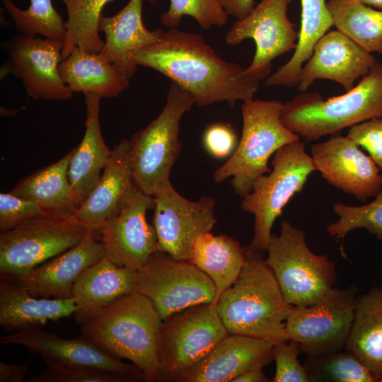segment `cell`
<instances>
[{
	"label": "cell",
	"mask_w": 382,
	"mask_h": 382,
	"mask_svg": "<svg viewBox=\"0 0 382 382\" xmlns=\"http://www.w3.org/2000/svg\"><path fill=\"white\" fill-rule=\"evenodd\" d=\"M73 149L61 159L21 180L11 194L37 202L46 214L74 216L79 206L68 176Z\"/></svg>",
	"instance_id": "obj_28"
},
{
	"label": "cell",
	"mask_w": 382,
	"mask_h": 382,
	"mask_svg": "<svg viewBox=\"0 0 382 382\" xmlns=\"http://www.w3.org/2000/svg\"><path fill=\"white\" fill-rule=\"evenodd\" d=\"M154 207L155 197L134 183L117 212L98 230L105 256L119 266L140 269L159 250L156 229L146 218V212Z\"/></svg>",
	"instance_id": "obj_13"
},
{
	"label": "cell",
	"mask_w": 382,
	"mask_h": 382,
	"mask_svg": "<svg viewBox=\"0 0 382 382\" xmlns=\"http://www.w3.org/2000/svg\"><path fill=\"white\" fill-rule=\"evenodd\" d=\"M195 104L190 93L172 82L161 113L129 140L133 182L145 194L154 197L171 184L170 170L181 149L180 120Z\"/></svg>",
	"instance_id": "obj_6"
},
{
	"label": "cell",
	"mask_w": 382,
	"mask_h": 382,
	"mask_svg": "<svg viewBox=\"0 0 382 382\" xmlns=\"http://www.w3.org/2000/svg\"><path fill=\"white\" fill-rule=\"evenodd\" d=\"M338 219L329 224L326 231L337 241H343L347 234L357 228H364L382 241V188L369 203L350 206L342 202L332 204Z\"/></svg>",
	"instance_id": "obj_36"
},
{
	"label": "cell",
	"mask_w": 382,
	"mask_h": 382,
	"mask_svg": "<svg viewBox=\"0 0 382 382\" xmlns=\"http://www.w3.org/2000/svg\"><path fill=\"white\" fill-rule=\"evenodd\" d=\"M378 117H382V64L377 62L345 93L325 99L304 91L283 103L281 115L282 122L307 141Z\"/></svg>",
	"instance_id": "obj_4"
},
{
	"label": "cell",
	"mask_w": 382,
	"mask_h": 382,
	"mask_svg": "<svg viewBox=\"0 0 382 382\" xmlns=\"http://www.w3.org/2000/svg\"><path fill=\"white\" fill-rule=\"evenodd\" d=\"M291 0H261L247 16L236 20L225 37L226 42L238 45L245 39L255 43L252 62L245 68L248 74L270 76L272 62L294 50L299 37L296 25L287 16Z\"/></svg>",
	"instance_id": "obj_15"
},
{
	"label": "cell",
	"mask_w": 382,
	"mask_h": 382,
	"mask_svg": "<svg viewBox=\"0 0 382 382\" xmlns=\"http://www.w3.org/2000/svg\"><path fill=\"white\" fill-rule=\"evenodd\" d=\"M137 291L154 304L162 320L187 308L215 303L213 281L189 260L157 250L136 273Z\"/></svg>",
	"instance_id": "obj_12"
},
{
	"label": "cell",
	"mask_w": 382,
	"mask_h": 382,
	"mask_svg": "<svg viewBox=\"0 0 382 382\" xmlns=\"http://www.w3.org/2000/svg\"><path fill=\"white\" fill-rule=\"evenodd\" d=\"M11 16L18 33L64 42L65 21L52 5V0H30L26 9L17 6L12 0H1Z\"/></svg>",
	"instance_id": "obj_34"
},
{
	"label": "cell",
	"mask_w": 382,
	"mask_h": 382,
	"mask_svg": "<svg viewBox=\"0 0 382 382\" xmlns=\"http://www.w3.org/2000/svg\"><path fill=\"white\" fill-rule=\"evenodd\" d=\"M276 342L228 334L178 382H232L244 371L273 361Z\"/></svg>",
	"instance_id": "obj_21"
},
{
	"label": "cell",
	"mask_w": 382,
	"mask_h": 382,
	"mask_svg": "<svg viewBox=\"0 0 382 382\" xmlns=\"http://www.w3.org/2000/svg\"><path fill=\"white\" fill-rule=\"evenodd\" d=\"M228 334L213 303L187 308L163 320L157 348L160 381H178Z\"/></svg>",
	"instance_id": "obj_9"
},
{
	"label": "cell",
	"mask_w": 382,
	"mask_h": 382,
	"mask_svg": "<svg viewBox=\"0 0 382 382\" xmlns=\"http://www.w3.org/2000/svg\"><path fill=\"white\" fill-rule=\"evenodd\" d=\"M377 382H382V373L377 376Z\"/></svg>",
	"instance_id": "obj_47"
},
{
	"label": "cell",
	"mask_w": 382,
	"mask_h": 382,
	"mask_svg": "<svg viewBox=\"0 0 382 382\" xmlns=\"http://www.w3.org/2000/svg\"><path fill=\"white\" fill-rule=\"evenodd\" d=\"M88 231L75 216L46 214L1 232V278H13L76 246Z\"/></svg>",
	"instance_id": "obj_10"
},
{
	"label": "cell",
	"mask_w": 382,
	"mask_h": 382,
	"mask_svg": "<svg viewBox=\"0 0 382 382\" xmlns=\"http://www.w3.org/2000/svg\"><path fill=\"white\" fill-rule=\"evenodd\" d=\"M203 141L207 150L216 158L228 156L237 146L233 129L220 123L212 125L206 129Z\"/></svg>",
	"instance_id": "obj_42"
},
{
	"label": "cell",
	"mask_w": 382,
	"mask_h": 382,
	"mask_svg": "<svg viewBox=\"0 0 382 382\" xmlns=\"http://www.w3.org/2000/svg\"><path fill=\"white\" fill-rule=\"evenodd\" d=\"M347 135H331L313 144L311 158L316 170L330 185L364 202L382 188L381 169Z\"/></svg>",
	"instance_id": "obj_18"
},
{
	"label": "cell",
	"mask_w": 382,
	"mask_h": 382,
	"mask_svg": "<svg viewBox=\"0 0 382 382\" xmlns=\"http://www.w3.org/2000/svg\"><path fill=\"white\" fill-rule=\"evenodd\" d=\"M345 349L377 377L382 373V287L357 296Z\"/></svg>",
	"instance_id": "obj_29"
},
{
	"label": "cell",
	"mask_w": 382,
	"mask_h": 382,
	"mask_svg": "<svg viewBox=\"0 0 382 382\" xmlns=\"http://www.w3.org/2000/svg\"><path fill=\"white\" fill-rule=\"evenodd\" d=\"M272 170L259 177L252 190L242 197L241 207L253 214L251 249L265 252L274 221L289 200L300 192L316 170L311 156L300 139L278 149L272 161Z\"/></svg>",
	"instance_id": "obj_8"
},
{
	"label": "cell",
	"mask_w": 382,
	"mask_h": 382,
	"mask_svg": "<svg viewBox=\"0 0 382 382\" xmlns=\"http://www.w3.org/2000/svg\"><path fill=\"white\" fill-rule=\"evenodd\" d=\"M302 352L298 342L288 340L276 342L272 354L275 362L274 382H311L308 374L298 356Z\"/></svg>",
	"instance_id": "obj_38"
},
{
	"label": "cell",
	"mask_w": 382,
	"mask_h": 382,
	"mask_svg": "<svg viewBox=\"0 0 382 382\" xmlns=\"http://www.w3.org/2000/svg\"><path fill=\"white\" fill-rule=\"evenodd\" d=\"M26 382H125L113 374L95 369L46 364L44 371Z\"/></svg>",
	"instance_id": "obj_40"
},
{
	"label": "cell",
	"mask_w": 382,
	"mask_h": 382,
	"mask_svg": "<svg viewBox=\"0 0 382 382\" xmlns=\"http://www.w3.org/2000/svg\"><path fill=\"white\" fill-rule=\"evenodd\" d=\"M76 311L74 298L35 297L15 280L0 278V325L5 330H41L47 321L69 318Z\"/></svg>",
	"instance_id": "obj_24"
},
{
	"label": "cell",
	"mask_w": 382,
	"mask_h": 382,
	"mask_svg": "<svg viewBox=\"0 0 382 382\" xmlns=\"http://www.w3.org/2000/svg\"><path fill=\"white\" fill-rule=\"evenodd\" d=\"M283 103L276 100L253 98L241 105V137L231 157L213 175L220 183L232 177L234 192L243 197L255 180L270 172L268 161L283 146L299 140L300 137L282 121Z\"/></svg>",
	"instance_id": "obj_5"
},
{
	"label": "cell",
	"mask_w": 382,
	"mask_h": 382,
	"mask_svg": "<svg viewBox=\"0 0 382 382\" xmlns=\"http://www.w3.org/2000/svg\"><path fill=\"white\" fill-rule=\"evenodd\" d=\"M43 215L46 214L35 201L10 192L0 193V232L9 231Z\"/></svg>",
	"instance_id": "obj_39"
},
{
	"label": "cell",
	"mask_w": 382,
	"mask_h": 382,
	"mask_svg": "<svg viewBox=\"0 0 382 382\" xmlns=\"http://www.w3.org/2000/svg\"><path fill=\"white\" fill-rule=\"evenodd\" d=\"M63 42L18 33L4 47L8 60L4 72L19 78L26 94L35 100H66L74 93L59 73Z\"/></svg>",
	"instance_id": "obj_14"
},
{
	"label": "cell",
	"mask_w": 382,
	"mask_h": 382,
	"mask_svg": "<svg viewBox=\"0 0 382 382\" xmlns=\"http://www.w3.org/2000/svg\"><path fill=\"white\" fill-rule=\"evenodd\" d=\"M229 16L241 20L247 16L255 8V0H218Z\"/></svg>",
	"instance_id": "obj_43"
},
{
	"label": "cell",
	"mask_w": 382,
	"mask_h": 382,
	"mask_svg": "<svg viewBox=\"0 0 382 382\" xmlns=\"http://www.w3.org/2000/svg\"><path fill=\"white\" fill-rule=\"evenodd\" d=\"M136 273L134 270L115 264L106 256L87 268L73 289L76 323L82 324L98 311L136 291Z\"/></svg>",
	"instance_id": "obj_25"
},
{
	"label": "cell",
	"mask_w": 382,
	"mask_h": 382,
	"mask_svg": "<svg viewBox=\"0 0 382 382\" xmlns=\"http://www.w3.org/2000/svg\"><path fill=\"white\" fill-rule=\"evenodd\" d=\"M263 252L246 248L245 262L236 280L216 301L229 334L288 340L284 323L293 307L284 296Z\"/></svg>",
	"instance_id": "obj_2"
},
{
	"label": "cell",
	"mask_w": 382,
	"mask_h": 382,
	"mask_svg": "<svg viewBox=\"0 0 382 382\" xmlns=\"http://www.w3.org/2000/svg\"><path fill=\"white\" fill-rule=\"evenodd\" d=\"M135 60L170 79L198 106L224 101L232 106L252 99L265 79L221 58L199 34L175 28L163 30L157 41L136 54Z\"/></svg>",
	"instance_id": "obj_1"
},
{
	"label": "cell",
	"mask_w": 382,
	"mask_h": 382,
	"mask_svg": "<svg viewBox=\"0 0 382 382\" xmlns=\"http://www.w3.org/2000/svg\"><path fill=\"white\" fill-rule=\"evenodd\" d=\"M66 8V33L62 52L64 59L74 47L99 52L104 44L99 22L105 6L112 0H60Z\"/></svg>",
	"instance_id": "obj_33"
},
{
	"label": "cell",
	"mask_w": 382,
	"mask_h": 382,
	"mask_svg": "<svg viewBox=\"0 0 382 382\" xmlns=\"http://www.w3.org/2000/svg\"><path fill=\"white\" fill-rule=\"evenodd\" d=\"M347 136L364 148L382 170V117L371 119L350 127Z\"/></svg>",
	"instance_id": "obj_41"
},
{
	"label": "cell",
	"mask_w": 382,
	"mask_h": 382,
	"mask_svg": "<svg viewBox=\"0 0 382 382\" xmlns=\"http://www.w3.org/2000/svg\"><path fill=\"white\" fill-rule=\"evenodd\" d=\"M373 54L340 31L327 32L316 44L303 66L297 88L306 91L317 79H328L342 85L346 91L357 79L369 74L376 63Z\"/></svg>",
	"instance_id": "obj_19"
},
{
	"label": "cell",
	"mask_w": 382,
	"mask_h": 382,
	"mask_svg": "<svg viewBox=\"0 0 382 382\" xmlns=\"http://www.w3.org/2000/svg\"><path fill=\"white\" fill-rule=\"evenodd\" d=\"M86 130L80 144L73 149L68 176L80 207L98 183L112 151L105 143L100 129V96L84 93Z\"/></svg>",
	"instance_id": "obj_26"
},
{
	"label": "cell",
	"mask_w": 382,
	"mask_h": 382,
	"mask_svg": "<svg viewBox=\"0 0 382 382\" xmlns=\"http://www.w3.org/2000/svg\"><path fill=\"white\" fill-rule=\"evenodd\" d=\"M266 251L265 262L291 305L311 306L334 287L335 263L328 255L313 253L305 233L289 221L281 223L279 235L272 234Z\"/></svg>",
	"instance_id": "obj_7"
},
{
	"label": "cell",
	"mask_w": 382,
	"mask_h": 382,
	"mask_svg": "<svg viewBox=\"0 0 382 382\" xmlns=\"http://www.w3.org/2000/svg\"><path fill=\"white\" fill-rule=\"evenodd\" d=\"M93 233L89 230L76 246L10 279L35 297L73 298L79 276L105 256L103 246Z\"/></svg>",
	"instance_id": "obj_20"
},
{
	"label": "cell",
	"mask_w": 382,
	"mask_h": 382,
	"mask_svg": "<svg viewBox=\"0 0 382 382\" xmlns=\"http://www.w3.org/2000/svg\"><path fill=\"white\" fill-rule=\"evenodd\" d=\"M261 366L251 368L236 377L232 382H267L270 380L262 371Z\"/></svg>",
	"instance_id": "obj_45"
},
{
	"label": "cell",
	"mask_w": 382,
	"mask_h": 382,
	"mask_svg": "<svg viewBox=\"0 0 382 382\" xmlns=\"http://www.w3.org/2000/svg\"><path fill=\"white\" fill-rule=\"evenodd\" d=\"M371 7L382 9V0H359Z\"/></svg>",
	"instance_id": "obj_46"
},
{
	"label": "cell",
	"mask_w": 382,
	"mask_h": 382,
	"mask_svg": "<svg viewBox=\"0 0 382 382\" xmlns=\"http://www.w3.org/2000/svg\"><path fill=\"white\" fill-rule=\"evenodd\" d=\"M30 361L13 365L0 361V382H22L25 381Z\"/></svg>",
	"instance_id": "obj_44"
},
{
	"label": "cell",
	"mask_w": 382,
	"mask_h": 382,
	"mask_svg": "<svg viewBox=\"0 0 382 382\" xmlns=\"http://www.w3.org/2000/svg\"><path fill=\"white\" fill-rule=\"evenodd\" d=\"M162 320L152 302L136 291L98 311L81 324V333L112 357L131 361L146 381H160L157 348Z\"/></svg>",
	"instance_id": "obj_3"
},
{
	"label": "cell",
	"mask_w": 382,
	"mask_h": 382,
	"mask_svg": "<svg viewBox=\"0 0 382 382\" xmlns=\"http://www.w3.org/2000/svg\"><path fill=\"white\" fill-rule=\"evenodd\" d=\"M326 0H301V25L294 54L284 64L270 74L265 86H296L304 64L318 41L333 26Z\"/></svg>",
	"instance_id": "obj_31"
},
{
	"label": "cell",
	"mask_w": 382,
	"mask_h": 382,
	"mask_svg": "<svg viewBox=\"0 0 382 382\" xmlns=\"http://www.w3.org/2000/svg\"><path fill=\"white\" fill-rule=\"evenodd\" d=\"M303 365L311 382H377L376 376L346 349L308 357Z\"/></svg>",
	"instance_id": "obj_35"
},
{
	"label": "cell",
	"mask_w": 382,
	"mask_h": 382,
	"mask_svg": "<svg viewBox=\"0 0 382 382\" xmlns=\"http://www.w3.org/2000/svg\"><path fill=\"white\" fill-rule=\"evenodd\" d=\"M154 197L153 225L159 250L176 260H188L197 238L210 232L216 223L213 198L204 196L197 201L189 200L171 184Z\"/></svg>",
	"instance_id": "obj_16"
},
{
	"label": "cell",
	"mask_w": 382,
	"mask_h": 382,
	"mask_svg": "<svg viewBox=\"0 0 382 382\" xmlns=\"http://www.w3.org/2000/svg\"><path fill=\"white\" fill-rule=\"evenodd\" d=\"M143 0H129L116 14L102 15L100 31L105 35L100 53L117 65L131 79L138 64L136 54L142 48L157 41L163 31L161 28L147 29L142 21Z\"/></svg>",
	"instance_id": "obj_22"
},
{
	"label": "cell",
	"mask_w": 382,
	"mask_h": 382,
	"mask_svg": "<svg viewBox=\"0 0 382 382\" xmlns=\"http://www.w3.org/2000/svg\"><path fill=\"white\" fill-rule=\"evenodd\" d=\"M357 292L354 285L332 287L311 306H293L284 323L288 340L298 342L308 357L345 349Z\"/></svg>",
	"instance_id": "obj_11"
},
{
	"label": "cell",
	"mask_w": 382,
	"mask_h": 382,
	"mask_svg": "<svg viewBox=\"0 0 382 382\" xmlns=\"http://www.w3.org/2000/svg\"><path fill=\"white\" fill-rule=\"evenodd\" d=\"M133 184L130 141L122 139L114 146L98 183L75 216L88 230L98 231L117 212Z\"/></svg>",
	"instance_id": "obj_23"
},
{
	"label": "cell",
	"mask_w": 382,
	"mask_h": 382,
	"mask_svg": "<svg viewBox=\"0 0 382 382\" xmlns=\"http://www.w3.org/2000/svg\"><path fill=\"white\" fill-rule=\"evenodd\" d=\"M59 73L73 93H93L106 98L118 96L128 88L130 80L100 52L79 47L62 60Z\"/></svg>",
	"instance_id": "obj_27"
},
{
	"label": "cell",
	"mask_w": 382,
	"mask_h": 382,
	"mask_svg": "<svg viewBox=\"0 0 382 382\" xmlns=\"http://www.w3.org/2000/svg\"><path fill=\"white\" fill-rule=\"evenodd\" d=\"M154 4L156 0H147ZM168 10L160 16L161 23L170 28L177 27L184 16L193 18L204 29L224 26L228 16L218 0H170Z\"/></svg>",
	"instance_id": "obj_37"
},
{
	"label": "cell",
	"mask_w": 382,
	"mask_h": 382,
	"mask_svg": "<svg viewBox=\"0 0 382 382\" xmlns=\"http://www.w3.org/2000/svg\"><path fill=\"white\" fill-rule=\"evenodd\" d=\"M246 248L226 235L210 232L195 240L189 261L204 272L216 289L215 304L221 294L238 277L245 262Z\"/></svg>",
	"instance_id": "obj_30"
},
{
	"label": "cell",
	"mask_w": 382,
	"mask_h": 382,
	"mask_svg": "<svg viewBox=\"0 0 382 382\" xmlns=\"http://www.w3.org/2000/svg\"><path fill=\"white\" fill-rule=\"evenodd\" d=\"M2 345H20L40 356L46 364L89 368L105 371L125 382L146 381L144 374L134 364L122 362L81 335L64 339L42 330L11 332L0 337Z\"/></svg>",
	"instance_id": "obj_17"
},
{
	"label": "cell",
	"mask_w": 382,
	"mask_h": 382,
	"mask_svg": "<svg viewBox=\"0 0 382 382\" xmlns=\"http://www.w3.org/2000/svg\"><path fill=\"white\" fill-rule=\"evenodd\" d=\"M333 26L367 52L382 54V10L359 0H328Z\"/></svg>",
	"instance_id": "obj_32"
}]
</instances>
